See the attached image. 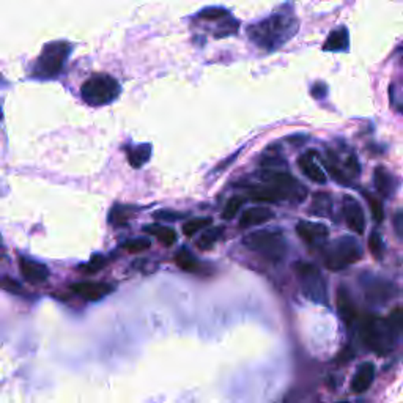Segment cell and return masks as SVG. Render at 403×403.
Returning a JSON list of instances; mask_svg holds the SVG:
<instances>
[{
  "mask_svg": "<svg viewBox=\"0 0 403 403\" xmlns=\"http://www.w3.org/2000/svg\"><path fill=\"white\" fill-rule=\"evenodd\" d=\"M311 213L317 216H331L332 213V199L327 193H317L313 196Z\"/></svg>",
  "mask_w": 403,
  "mask_h": 403,
  "instance_id": "obj_24",
  "label": "cell"
},
{
  "mask_svg": "<svg viewBox=\"0 0 403 403\" xmlns=\"http://www.w3.org/2000/svg\"><path fill=\"white\" fill-rule=\"evenodd\" d=\"M373 183L375 188H377L378 194L381 197H391L395 193V188H397V180L395 176L389 172L385 167H377L373 172Z\"/></svg>",
  "mask_w": 403,
  "mask_h": 403,
  "instance_id": "obj_19",
  "label": "cell"
},
{
  "mask_svg": "<svg viewBox=\"0 0 403 403\" xmlns=\"http://www.w3.org/2000/svg\"><path fill=\"white\" fill-rule=\"evenodd\" d=\"M348 43H350V38H348V30L345 29V27H339V29L332 30L330 33V37H327V40L325 41L323 49L332 51V52L347 51Z\"/></svg>",
  "mask_w": 403,
  "mask_h": 403,
  "instance_id": "obj_20",
  "label": "cell"
},
{
  "mask_svg": "<svg viewBox=\"0 0 403 403\" xmlns=\"http://www.w3.org/2000/svg\"><path fill=\"white\" fill-rule=\"evenodd\" d=\"M296 234L306 244L312 246V248H322V246L327 241L330 230H327L325 224L299 221L296 224Z\"/></svg>",
  "mask_w": 403,
  "mask_h": 403,
  "instance_id": "obj_11",
  "label": "cell"
},
{
  "mask_svg": "<svg viewBox=\"0 0 403 403\" xmlns=\"http://www.w3.org/2000/svg\"><path fill=\"white\" fill-rule=\"evenodd\" d=\"M295 275L298 277L299 287H301L303 295L309 301L315 304L327 306V284L315 265L307 262H296L295 263Z\"/></svg>",
  "mask_w": 403,
  "mask_h": 403,
  "instance_id": "obj_8",
  "label": "cell"
},
{
  "mask_svg": "<svg viewBox=\"0 0 403 403\" xmlns=\"http://www.w3.org/2000/svg\"><path fill=\"white\" fill-rule=\"evenodd\" d=\"M344 216L347 225L350 227L354 234L363 235L366 230V216L364 210L361 207L356 199H353L350 196L344 197Z\"/></svg>",
  "mask_w": 403,
  "mask_h": 403,
  "instance_id": "obj_13",
  "label": "cell"
},
{
  "mask_svg": "<svg viewBox=\"0 0 403 403\" xmlns=\"http://www.w3.org/2000/svg\"><path fill=\"white\" fill-rule=\"evenodd\" d=\"M193 25H199L200 29L208 30L216 38H224L235 35L240 29V23L234 18L229 10L219 8V6H211L205 8L193 16Z\"/></svg>",
  "mask_w": 403,
  "mask_h": 403,
  "instance_id": "obj_6",
  "label": "cell"
},
{
  "mask_svg": "<svg viewBox=\"0 0 403 403\" xmlns=\"http://www.w3.org/2000/svg\"><path fill=\"white\" fill-rule=\"evenodd\" d=\"M2 287H4V290L6 291H10V293H15V295H20V290H23V287H20L16 281H13V279L10 277H4V281H2Z\"/></svg>",
  "mask_w": 403,
  "mask_h": 403,
  "instance_id": "obj_36",
  "label": "cell"
},
{
  "mask_svg": "<svg viewBox=\"0 0 403 403\" xmlns=\"http://www.w3.org/2000/svg\"><path fill=\"white\" fill-rule=\"evenodd\" d=\"M387 322L399 340L403 339V307H395L387 315Z\"/></svg>",
  "mask_w": 403,
  "mask_h": 403,
  "instance_id": "obj_28",
  "label": "cell"
},
{
  "mask_svg": "<svg viewBox=\"0 0 403 403\" xmlns=\"http://www.w3.org/2000/svg\"><path fill=\"white\" fill-rule=\"evenodd\" d=\"M298 166L301 169V172L313 183L325 184L327 181L326 175L323 172V169L318 166V162L315 160V153L313 150H311L309 153H304L298 158Z\"/></svg>",
  "mask_w": 403,
  "mask_h": 403,
  "instance_id": "obj_16",
  "label": "cell"
},
{
  "mask_svg": "<svg viewBox=\"0 0 403 403\" xmlns=\"http://www.w3.org/2000/svg\"><path fill=\"white\" fill-rule=\"evenodd\" d=\"M275 217V213L270 208L266 207H252L243 211V215L240 217V229H249V227H257V225L266 224Z\"/></svg>",
  "mask_w": 403,
  "mask_h": 403,
  "instance_id": "obj_17",
  "label": "cell"
},
{
  "mask_svg": "<svg viewBox=\"0 0 403 403\" xmlns=\"http://www.w3.org/2000/svg\"><path fill=\"white\" fill-rule=\"evenodd\" d=\"M375 380V366L373 363H363L351 380V391L354 394H364L372 386Z\"/></svg>",
  "mask_w": 403,
  "mask_h": 403,
  "instance_id": "obj_18",
  "label": "cell"
},
{
  "mask_svg": "<svg viewBox=\"0 0 403 403\" xmlns=\"http://www.w3.org/2000/svg\"><path fill=\"white\" fill-rule=\"evenodd\" d=\"M211 222H213V221H211L210 217H199V219H191V221H188L186 224L183 225V234L186 235V236H193L199 230H203V229L210 227Z\"/></svg>",
  "mask_w": 403,
  "mask_h": 403,
  "instance_id": "obj_29",
  "label": "cell"
},
{
  "mask_svg": "<svg viewBox=\"0 0 403 403\" xmlns=\"http://www.w3.org/2000/svg\"><path fill=\"white\" fill-rule=\"evenodd\" d=\"M361 257H363L361 244L351 236H342L327 248L325 254V265L327 270L340 271L361 260Z\"/></svg>",
  "mask_w": 403,
  "mask_h": 403,
  "instance_id": "obj_9",
  "label": "cell"
},
{
  "mask_svg": "<svg viewBox=\"0 0 403 403\" xmlns=\"http://www.w3.org/2000/svg\"><path fill=\"white\" fill-rule=\"evenodd\" d=\"M361 285H363L364 296L371 304L375 306H383L391 301L397 296V287H395L391 281H387L385 277L364 275L361 279Z\"/></svg>",
  "mask_w": 403,
  "mask_h": 403,
  "instance_id": "obj_10",
  "label": "cell"
},
{
  "mask_svg": "<svg viewBox=\"0 0 403 403\" xmlns=\"http://www.w3.org/2000/svg\"><path fill=\"white\" fill-rule=\"evenodd\" d=\"M136 211H138V208L128 207V205H114L111 215H109V222L114 227H121V225H126L131 217H134Z\"/></svg>",
  "mask_w": 403,
  "mask_h": 403,
  "instance_id": "obj_22",
  "label": "cell"
},
{
  "mask_svg": "<svg viewBox=\"0 0 403 403\" xmlns=\"http://www.w3.org/2000/svg\"><path fill=\"white\" fill-rule=\"evenodd\" d=\"M121 87L117 79L109 74H93L80 87V95L87 104L90 106H106L119 98Z\"/></svg>",
  "mask_w": 403,
  "mask_h": 403,
  "instance_id": "obj_7",
  "label": "cell"
},
{
  "mask_svg": "<svg viewBox=\"0 0 403 403\" xmlns=\"http://www.w3.org/2000/svg\"><path fill=\"white\" fill-rule=\"evenodd\" d=\"M19 271L25 281L30 284H41L49 277V270H47L44 263H40L25 257L19 258Z\"/></svg>",
  "mask_w": 403,
  "mask_h": 403,
  "instance_id": "obj_15",
  "label": "cell"
},
{
  "mask_svg": "<svg viewBox=\"0 0 403 403\" xmlns=\"http://www.w3.org/2000/svg\"><path fill=\"white\" fill-rule=\"evenodd\" d=\"M107 263H109V260H107L106 257H102V255H93L92 260L88 262V263H85V265H82L79 270L87 272V275H95V272H98L100 270L106 268Z\"/></svg>",
  "mask_w": 403,
  "mask_h": 403,
  "instance_id": "obj_33",
  "label": "cell"
},
{
  "mask_svg": "<svg viewBox=\"0 0 403 403\" xmlns=\"http://www.w3.org/2000/svg\"><path fill=\"white\" fill-rule=\"evenodd\" d=\"M298 32V19L293 6L285 4L260 23L251 25L248 35L252 43L265 52H275Z\"/></svg>",
  "mask_w": 403,
  "mask_h": 403,
  "instance_id": "obj_2",
  "label": "cell"
},
{
  "mask_svg": "<svg viewBox=\"0 0 403 403\" xmlns=\"http://www.w3.org/2000/svg\"><path fill=\"white\" fill-rule=\"evenodd\" d=\"M71 49V44L66 41L47 43L32 68V76L38 79H56L64 71Z\"/></svg>",
  "mask_w": 403,
  "mask_h": 403,
  "instance_id": "obj_4",
  "label": "cell"
},
{
  "mask_svg": "<svg viewBox=\"0 0 403 403\" xmlns=\"http://www.w3.org/2000/svg\"><path fill=\"white\" fill-rule=\"evenodd\" d=\"M156 219H161V221H180L183 217H186V213H180V211H172V210H158L155 211L153 215Z\"/></svg>",
  "mask_w": 403,
  "mask_h": 403,
  "instance_id": "obj_35",
  "label": "cell"
},
{
  "mask_svg": "<svg viewBox=\"0 0 403 403\" xmlns=\"http://www.w3.org/2000/svg\"><path fill=\"white\" fill-rule=\"evenodd\" d=\"M359 337L366 348L380 356L391 353L395 345L400 342L389 325L387 317L381 318L377 315H367L361 320Z\"/></svg>",
  "mask_w": 403,
  "mask_h": 403,
  "instance_id": "obj_3",
  "label": "cell"
},
{
  "mask_svg": "<svg viewBox=\"0 0 403 403\" xmlns=\"http://www.w3.org/2000/svg\"><path fill=\"white\" fill-rule=\"evenodd\" d=\"M70 290L74 295L84 299V301H100L114 291V285L107 282H76L70 285Z\"/></svg>",
  "mask_w": 403,
  "mask_h": 403,
  "instance_id": "obj_12",
  "label": "cell"
},
{
  "mask_svg": "<svg viewBox=\"0 0 403 403\" xmlns=\"http://www.w3.org/2000/svg\"><path fill=\"white\" fill-rule=\"evenodd\" d=\"M394 225H395V231L403 236V211H397V213H395Z\"/></svg>",
  "mask_w": 403,
  "mask_h": 403,
  "instance_id": "obj_37",
  "label": "cell"
},
{
  "mask_svg": "<svg viewBox=\"0 0 403 403\" xmlns=\"http://www.w3.org/2000/svg\"><path fill=\"white\" fill-rule=\"evenodd\" d=\"M244 205V199L241 196H234L231 199L227 202V205H225V208L222 211V217L224 219H234V217L240 213V210L241 207Z\"/></svg>",
  "mask_w": 403,
  "mask_h": 403,
  "instance_id": "obj_30",
  "label": "cell"
},
{
  "mask_svg": "<svg viewBox=\"0 0 403 403\" xmlns=\"http://www.w3.org/2000/svg\"><path fill=\"white\" fill-rule=\"evenodd\" d=\"M368 248H371V252L375 258H381V255H383L385 243L378 231H372L371 238H368Z\"/></svg>",
  "mask_w": 403,
  "mask_h": 403,
  "instance_id": "obj_34",
  "label": "cell"
},
{
  "mask_svg": "<svg viewBox=\"0 0 403 403\" xmlns=\"http://www.w3.org/2000/svg\"><path fill=\"white\" fill-rule=\"evenodd\" d=\"M364 197H366V200L368 202V208H371V211H372L373 221L377 224L383 222V219H385L383 205H381V202L377 199V197H373L371 194H364Z\"/></svg>",
  "mask_w": 403,
  "mask_h": 403,
  "instance_id": "obj_31",
  "label": "cell"
},
{
  "mask_svg": "<svg viewBox=\"0 0 403 403\" xmlns=\"http://www.w3.org/2000/svg\"><path fill=\"white\" fill-rule=\"evenodd\" d=\"M224 230L222 227H211L207 229L202 234V236L197 240V248L202 249V251H208L213 248V246L219 241V238L222 236Z\"/></svg>",
  "mask_w": 403,
  "mask_h": 403,
  "instance_id": "obj_26",
  "label": "cell"
},
{
  "mask_svg": "<svg viewBox=\"0 0 403 403\" xmlns=\"http://www.w3.org/2000/svg\"><path fill=\"white\" fill-rule=\"evenodd\" d=\"M126 156H128L129 164H131L134 169H139L143 166V164H147L150 158H152V145L143 143V145L128 147Z\"/></svg>",
  "mask_w": 403,
  "mask_h": 403,
  "instance_id": "obj_21",
  "label": "cell"
},
{
  "mask_svg": "<svg viewBox=\"0 0 403 403\" xmlns=\"http://www.w3.org/2000/svg\"><path fill=\"white\" fill-rule=\"evenodd\" d=\"M336 301H337L339 315H340V318H342V322L347 326H353L354 323H356L358 318H359L358 309H356V306H354V301L350 295V291H348L345 285H339Z\"/></svg>",
  "mask_w": 403,
  "mask_h": 403,
  "instance_id": "obj_14",
  "label": "cell"
},
{
  "mask_svg": "<svg viewBox=\"0 0 403 403\" xmlns=\"http://www.w3.org/2000/svg\"><path fill=\"white\" fill-rule=\"evenodd\" d=\"M243 244L252 252H257L265 260L279 263L287 255V241L279 230H257L246 235Z\"/></svg>",
  "mask_w": 403,
  "mask_h": 403,
  "instance_id": "obj_5",
  "label": "cell"
},
{
  "mask_svg": "<svg viewBox=\"0 0 403 403\" xmlns=\"http://www.w3.org/2000/svg\"><path fill=\"white\" fill-rule=\"evenodd\" d=\"M258 164L262 167H279V166H285V161L282 158L281 148L276 145H271L270 148H266L265 152L262 153L260 160H258Z\"/></svg>",
  "mask_w": 403,
  "mask_h": 403,
  "instance_id": "obj_25",
  "label": "cell"
},
{
  "mask_svg": "<svg viewBox=\"0 0 403 403\" xmlns=\"http://www.w3.org/2000/svg\"><path fill=\"white\" fill-rule=\"evenodd\" d=\"M143 231L158 238L160 243L164 246H172L176 241V231L170 227H164V225H158V224L145 225V227H143Z\"/></svg>",
  "mask_w": 403,
  "mask_h": 403,
  "instance_id": "obj_23",
  "label": "cell"
},
{
  "mask_svg": "<svg viewBox=\"0 0 403 403\" xmlns=\"http://www.w3.org/2000/svg\"><path fill=\"white\" fill-rule=\"evenodd\" d=\"M175 262L183 271H188V272H196V271H199V268H200L199 260H197V258L184 248L179 252V254L175 255Z\"/></svg>",
  "mask_w": 403,
  "mask_h": 403,
  "instance_id": "obj_27",
  "label": "cell"
},
{
  "mask_svg": "<svg viewBox=\"0 0 403 403\" xmlns=\"http://www.w3.org/2000/svg\"><path fill=\"white\" fill-rule=\"evenodd\" d=\"M257 184H246V191L252 200L277 203L282 200L304 202L307 188L295 176L276 167H262L257 174Z\"/></svg>",
  "mask_w": 403,
  "mask_h": 403,
  "instance_id": "obj_1",
  "label": "cell"
},
{
  "mask_svg": "<svg viewBox=\"0 0 403 403\" xmlns=\"http://www.w3.org/2000/svg\"><path fill=\"white\" fill-rule=\"evenodd\" d=\"M123 249H126L129 254H139L152 248V241L143 240V238H138V240H128L121 244Z\"/></svg>",
  "mask_w": 403,
  "mask_h": 403,
  "instance_id": "obj_32",
  "label": "cell"
}]
</instances>
